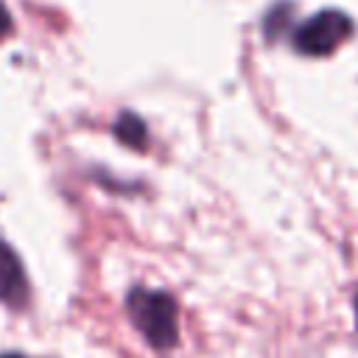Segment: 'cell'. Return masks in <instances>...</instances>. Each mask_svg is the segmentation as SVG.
<instances>
[{
    "instance_id": "cell-3",
    "label": "cell",
    "mask_w": 358,
    "mask_h": 358,
    "mask_svg": "<svg viewBox=\"0 0 358 358\" xmlns=\"http://www.w3.org/2000/svg\"><path fill=\"white\" fill-rule=\"evenodd\" d=\"M25 299H28V282H25L22 263L14 255V249L0 241V302L20 308L25 305Z\"/></svg>"
},
{
    "instance_id": "cell-6",
    "label": "cell",
    "mask_w": 358,
    "mask_h": 358,
    "mask_svg": "<svg viewBox=\"0 0 358 358\" xmlns=\"http://www.w3.org/2000/svg\"><path fill=\"white\" fill-rule=\"evenodd\" d=\"M352 310H355V330H358V291H355V296H352Z\"/></svg>"
},
{
    "instance_id": "cell-7",
    "label": "cell",
    "mask_w": 358,
    "mask_h": 358,
    "mask_svg": "<svg viewBox=\"0 0 358 358\" xmlns=\"http://www.w3.org/2000/svg\"><path fill=\"white\" fill-rule=\"evenodd\" d=\"M0 358H25V355H20V352H3Z\"/></svg>"
},
{
    "instance_id": "cell-5",
    "label": "cell",
    "mask_w": 358,
    "mask_h": 358,
    "mask_svg": "<svg viewBox=\"0 0 358 358\" xmlns=\"http://www.w3.org/2000/svg\"><path fill=\"white\" fill-rule=\"evenodd\" d=\"M8 34H11V14H8V8L0 0V39H6Z\"/></svg>"
},
{
    "instance_id": "cell-4",
    "label": "cell",
    "mask_w": 358,
    "mask_h": 358,
    "mask_svg": "<svg viewBox=\"0 0 358 358\" xmlns=\"http://www.w3.org/2000/svg\"><path fill=\"white\" fill-rule=\"evenodd\" d=\"M115 134H117V140H123V143L131 145V148H143V145H145V126H143V120H140L137 115H131V112H123V115L117 117Z\"/></svg>"
},
{
    "instance_id": "cell-1",
    "label": "cell",
    "mask_w": 358,
    "mask_h": 358,
    "mask_svg": "<svg viewBox=\"0 0 358 358\" xmlns=\"http://www.w3.org/2000/svg\"><path fill=\"white\" fill-rule=\"evenodd\" d=\"M126 310H129L131 324L140 330V336L154 350L176 347L179 327H176V302L171 294L137 285L126 296Z\"/></svg>"
},
{
    "instance_id": "cell-2",
    "label": "cell",
    "mask_w": 358,
    "mask_h": 358,
    "mask_svg": "<svg viewBox=\"0 0 358 358\" xmlns=\"http://www.w3.org/2000/svg\"><path fill=\"white\" fill-rule=\"evenodd\" d=\"M352 34V20L338 8H324L294 31V48L305 56H327Z\"/></svg>"
}]
</instances>
